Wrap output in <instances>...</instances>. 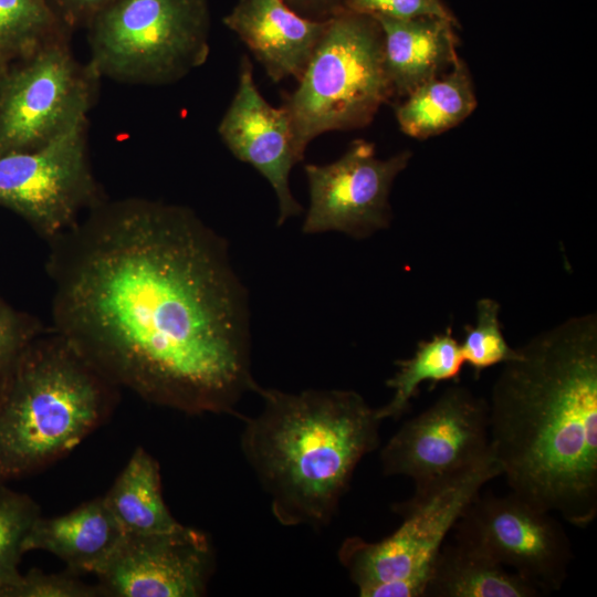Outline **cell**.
<instances>
[{"instance_id": "obj_1", "label": "cell", "mask_w": 597, "mask_h": 597, "mask_svg": "<svg viewBox=\"0 0 597 597\" xmlns=\"http://www.w3.org/2000/svg\"><path fill=\"white\" fill-rule=\"evenodd\" d=\"M48 243L52 328L117 388L190 416L256 392L248 291L192 209L102 199Z\"/></svg>"}, {"instance_id": "obj_2", "label": "cell", "mask_w": 597, "mask_h": 597, "mask_svg": "<svg viewBox=\"0 0 597 597\" xmlns=\"http://www.w3.org/2000/svg\"><path fill=\"white\" fill-rule=\"evenodd\" d=\"M489 402L491 451L512 492L579 528L597 516V317L519 347Z\"/></svg>"}, {"instance_id": "obj_3", "label": "cell", "mask_w": 597, "mask_h": 597, "mask_svg": "<svg viewBox=\"0 0 597 597\" xmlns=\"http://www.w3.org/2000/svg\"><path fill=\"white\" fill-rule=\"evenodd\" d=\"M256 392L263 407L247 419L241 448L274 517L285 526L327 525L356 467L379 446L376 409L354 390Z\"/></svg>"}, {"instance_id": "obj_4", "label": "cell", "mask_w": 597, "mask_h": 597, "mask_svg": "<svg viewBox=\"0 0 597 597\" xmlns=\"http://www.w3.org/2000/svg\"><path fill=\"white\" fill-rule=\"evenodd\" d=\"M117 387L52 327L0 384V483L38 472L111 415Z\"/></svg>"}, {"instance_id": "obj_5", "label": "cell", "mask_w": 597, "mask_h": 597, "mask_svg": "<svg viewBox=\"0 0 597 597\" xmlns=\"http://www.w3.org/2000/svg\"><path fill=\"white\" fill-rule=\"evenodd\" d=\"M297 82L282 107L303 159L313 139L367 126L394 95L378 21L345 10L329 18Z\"/></svg>"}, {"instance_id": "obj_6", "label": "cell", "mask_w": 597, "mask_h": 597, "mask_svg": "<svg viewBox=\"0 0 597 597\" xmlns=\"http://www.w3.org/2000/svg\"><path fill=\"white\" fill-rule=\"evenodd\" d=\"M502 475L492 455L481 463L392 505L399 527L378 542L352 536L338 558L362 597H422L448 533L483 485Z\"/></svg>"}, {"instance_id": "obj_7", "label": "cell", "mask_w": 597, "mask_h": 597, "mask_svg": "<svg viewBox=\"0 0 597 597\" xmlns=\"http://www.w3.org/2000/svg\"><path fill=\"white\" fill-rule=\"evenodd\" d=\"M97 75L146 85L179 81L208 59V0H115L87 25Z\"/></svg>"}, {"instance_id": "obj_8", "label": "cell", "mask_w": 597, "mask_h": 597, "mask_svg": "<svg viewBox=\"0 0 597 597\" xmlns=\"http://www.w3.org/2000/svg\"><path fill=\"white\" fill-rule=\"evenodd\" d=\"M97 73L53 41L0 71V156L36 149L86 121Z\"/></svg>"}, {"instance_id": "obj_9", "label": "cell", "mask_w": 597, "mask_h": 597, "mask_svg": "<svg viewBox=\"0 0 597 597\" xmlns=\"http://www.w3.org/2000/svg\"><path fill=\"white\" fill-rule=\"evenodd\" d=\"M102 199L87 156L86 121L36 149L0 156V206L48 242Z\"/></svg>"}, {"instance_id": "obj_10", "label": "cell", "mask_w": 597, "mask_h": 597, "mask_svg": "<svg viewBox=\"0 0 597 597\" xmlns=\"http://www.w3.org/2000/svg\"><path fill=\"white\" fill-rule=\"evenodd\" d=\"M492 455L489 402L455 385L397 430L380 463L385 475L408 476L421 493Z\"/></svg>"}, {"instance_id": "obj_11", "label": "cell", "mask_w": 597, "mask_h": 597, "mask_svg": "<svg viewBox=\"0 0 597 597\" xmlns=\"http://www.w3.org/2000/svg\"><path fill=\"white\" fill-rule=\"evenodd\" d=\"M454 540L485 553L543 596L562 588L573 559L569 537L552 512L512 492H481L453 525Z\"/></svg>"}, {"instance_id": "obj_12", "label": "cell", "mask_w": 597, "mask_h": 597, "mask_svg": "<svg viewBox=\"0 0 597 597\" xmlns=\"http://www.w3.org/2000/svg\"><path fill=\"white\" fill-rule=\"evenodd\" d=\"M410 158L411 153L404 150L380 159L373 143L357 139L333 163L306 164L310 207L302 231H337L364 239L388 228L390 189Z\"/></svg>"}, {"instance_id": "obj_13", "label": "cell", "mask_w": 597, "mask_h": 597, "mask_svg": "<svg viewBox=\"0 0 597 597\" xmlns=\"http://www.w3.org/2000/svg\"><path fill=\"white\" fill-rule=\"evenodd\" d=\"M214 566L210 540L182 524L176 528L125 534L95 574L103 596L198 597Z\"/></svg>"}, {"instance_id": "obj_14", "label": "cell", "mask_w": 597, "mask_h": 597, "mask_svg": "<svg viewBox=\"0 0 597 597\" xmlns=\"http://www.w3.org/2000/svg\"><path fill=\"white\" fill-rule=\"evenodd\" d=\"M239 66L238 86L218 133L237 159L251 165L269 181L277 199V226H282L303 211L290 188L291 170L303 159L285 109L272 106L261 95L247 55Z\"/></svg>"}, {"instance_id": "obj_15", "label": "cell", "mask_w": 597, "mask_h": 597, "mask_svg": "<svg viewBox=\"0 0 597 597\" xmlns=\"http://www.w3.org/2000/svg\"><path fill=\"white\" fill-rule=\"evenodd\" d=\"M327 22L298 14L284 0H238L223 19L274 83L300 80Z\"/></svg>"}, {"instance_id": "obj_16", "label": "cell", "mask_w": 597, "mask_h": 597, "mask_svg": "<svg viewBox=\"0 0 597 597\" xmlns=\"http://www.w3.org/2000/svg\"><path fill=\"white\" fill-rule=\"evenodd\" d=\"M124 535L102 496L60 516L40 515L25 536L23 549L49 552L71 573L95 575Z\"/></svg>"}, {"instance_id": "obj_17", "label": "cell", "mask_w": 597, "mask_h": 597, "mask_svg": "<svg viewBox=\"0 0 597 597\" xmlns=\"http://www.w3.org/2000/svg\"><path fill=\"white\" fill-rule=\"evenodd\" d=\"M373 18L383 31L385 66L394 94L408 95L458 59L452 29L458 24L449 20Z\"/></svg>"}, {"instance_id": "obj_18", "label": "cell", "mask_w": 597, "mask_h": 597, "mask_svg": "<svg viewBox=\"0 0 597 597\" xmlns=\"http://www.w3.org/2000/svg\"><path fill=\"white\" fill-rule=\"evenodd\" d=\"M530 582L475 547L442 544L422 597H541Z\"/></svg>"}, {"instance_id": "obj_19", "label": "cell", "mask_w": 597, "mask_h": 597, "mask_svg": "<svg viewBox=\"0 0 597 597\" xmlns=\"http://www.w3.org/2000/svg\"><path fill=\"white\" fill-rule=\"evenodd\" d=\"M103 500L125 534L165 532L180 525L163 499L158 462L142 447Z\"/></svg>"}, {"instance_id": "obj_20", "label": "cell", "mask_w": 597, "mask_h": 597, "mask_svg": "<svg viewBox=\"0 0 597 597\" xmlns=\"http://www.w3.org/2000/svg\"><path fill=\"white\" fill-rule=\"evenodd\" d=\"M406 96L396 107V118L406 135L418 139L457 126L476 106L471 77L459 57L448 75L433 77Z\"/></svg>"}, {"instance_id": "obj_21", "label": "cell", "mask_w": 597, "mask_h": 597, "mask_svg": "<svg viewBox=\"0 0 597 597\" xmlns=\"http://www.w3.org/2000/svg\"><path fill=\"white\" fill-rule=\"evenodd\" d=\"M396 373L386 381L392 389L391 399L376 409L378 418L398 419L410 409V401L417 396L423 381L430 383V388L438 383L458 380L464 359L459 342L448 327L443 333L433 335L430 339L421 341L413 355L396 363Z\"/></svg>"}, {"instance_id": "obj_22", "label": "cell", "mask_w": 597, "mask_h": 597, "mask_svg": "<svg viewBox=\"0 0 597 597\" xmlns=\"http://www.w3.org/2000/svg\"><path fill=\"white\" fill-rule=\"evenodd\" d=\"M66 33L48 0H0V71Z\"/></svg>"}, {"instance_id": "obj_23", "label": "cell", "mask_w": 597, "mask_h": 597, "mask_svg": "<svg viewBox=\"0 0 597 597\" xmlns=\"http://www.w3.org/2000/svg\"><path fill=\"white\" fill-rule=\"evenodd\" d=\"M41 515L40 506L28 494L0 483V597L21 577L18 569L28 532Z\"/></svg>"}, {"instance_id": "obj_24", "label": "cell", "mask_w": 597, "mask_h": 597, "mask_svg": "<svg viewBox=\"0 0 597 597\" xmlns=\"http://www.w3.org/2000/svg\"><path fill=\"white\" fill-rule=\"evenodd\" d=\"M500 304L490 297L476 302V323L464 326L461 353L474 376L498 364H504L519 356L504 338L499 318Z\"/></svg>"}, {"instance_id": "obj_25", "label": "cell", "mask_w": 597, "mask_h": 597, "mask_svg": "<svg viewBox=\"0 0 597 597\" xmlns=\"http://www.w3.org/2000/svg\"><path fill=\"white\" fill-rule=\"evenodd\" d=\"M78 575L70 570L61 574H48L31 569L22 575L8 591L6 597H101L98 585L82 582Z\"/></svg>"}, {"instance_id": "obj_26", "label": "cell", "mask_w": 597, "mask_h": 597, "mask_svg": "<svg viewBox=\"0 0 597 597\" xmlns=\"http://www.w3.org/2000/svg\"><path fill=\"white\" fill-rule=\"evenodd\" d=\"M43 331L36 318L17 311L0 296V384L24 348Z\"/></svg>"}, {"instance_id": "obj_27", "label": "cell", "mask_w": 597, "mask_h": 597, "mask_svg": "<svg viewBox=\"0 0 597 597\" xmlns=\"http://www.w3.org/2000/svg\"><path fill=\"white\" fill-rule=\"evenodd\" d=\"M343 10L400 20L438 17L458 24L441 0H343Z\"/></svg>"}, {"instance_id": "obj_28", "label": "cell", "mask_w": 597, "mask_h": 597, "mask_svg": "<svg viewBox=\"0 0 597 597\" xmlns=\"http://www.w3.org/2000/svg\"><path fill=\"white\" fill-rule=\"evenodd\" d=\"M115 0H48L67 31L88 25L92 20Z\"/></svg>"}, {"instance_id": "obj_29", "label": "cell", "mask_w": 597, "mask_h": 597, "mask_svg": "<svg viewBox=\"0 0 597 597\" xmlns=\"http://www.w3.org/2000/svg\"><path fill=\"white\" fill-rule=\"evenodd\" d=\"M298 14L314 19L327 20L343 10V0H284Z\"/></svg>"}]
</instances>
